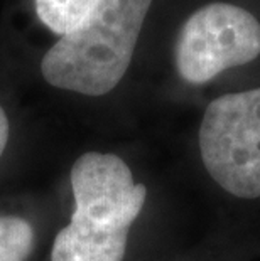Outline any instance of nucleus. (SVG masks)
Masks as SVG:
<instances>
[{
  "mask_svg": "<svg viewBox=\"0 0 260 261\" xmlns=\"http://www.w3.org/2000/svg\"><path fill=\"white\" fill-rule=\"evenodd\" d=\"M100 0H34L36 14L59 37L69 34L91 15Z\"/></svg>",
  "mask_w": 260,
  "mask_h": 261,
  "instance_id": "nucleus-6",
  "label": "nucleus"
},
{
  "mask_svg": "<svg viewBox=\"0 0 260 261\" xmlns=\"http://www.w3.org/2000/svg\"><path fill=\"white\" fill-rule=\"evenodd\" d=\"M73 223L95 232H129L146 204L147 189L135 184L130 167L115 153L86 152L69 174Z\"/></svg>",
  "mask_w": 260,
  "mask_h": 261,
  "instance_id": "nucleus-4",
  "label": "nucleus"
},
{
  "mask_svg": "<svg viewBox=\"0 0 260 261\" xmlns=\"http://www.w3.org/2000/svg\"><path fill=\"white\" fill-rule=\"evenodd\" d=\"M34 238L27 219L0 214V261H27L34 249Z\"/></svg>",
  "mask_w": 260,
  "mask_h": 261,
  "instance_id": "nucleus-7",
  "label": "nucleus"
},
{
  "mask_svg": "<svg viewBox=\"0 0 260 261\" xmlns=\"http://www.w3.org/2000/svg\"><path fill=\"white\" fill-rule=\"evenodd\" d=\"M9 138H10V121L5 110L2 108V105H0V159H2L5 148H7Z\"/></svg>",
  "mask_w": 260,
  "mask_h": 261,
  "instance_id": "nucleus-8",
  "label": "nucleus"
},
{
  "mask_svg": "<svg viewBox=\"0 0 260 261\" xmlns=\"http://www.w3.org/2000/svg\"><path fill=\"white\" fill-rule=\"evenodd\" d=\"M200 150L220 187L242 199L260 197V88L223 94L208 105Z\"/></svg>",
  "mask_w": 260,
  "mask_h": 261,
  "instance_id": "nucleus-2",
  "label": "nucleus"
},
{
  "mask_svg": "<svg viewBox=\"0 0 260 261\" xmlns=\"http://www.w3.org/2000/svg\"><path fill=\"white\" fill-rule=\"evenodd\" d=\"M129 232L91 234L71 223L53 241L51 261H124Z\"/></svg>",
  "mask_w": 260,
  "mask_h": 261,
  "instance_id": "nucleus-5",
  "label": "nucleus"
},
{
  "mask_svg": "<svg viewBox=\"0 0 260 261\" xmlns=\"http://www.w3.org/2000/svg\"><path fill=\"white\" fill-rule=\"evenodd\" d=\"M260 54V24L248 10L209 4L182 24L176 39V69L184 81L203 85L223 71L250 63Z\"/></svg>",
  "mask_w": 260,
  "mask_h": 261,
  "instance_id": "nucleus-3",
  "label": "nucleus"
},
{
  "mask_svg": "<svg viewBox=\"0 0 260 261\" xmlns=\"http://www.w3.org/2000/svg\"><path fill=\"white\" fill-rule=\"evenodd\" d=\"M152 0H100L69 34L61 36L41 59L48 85L63 91L103 96L125 76Z\"/></svg>",
  "mask_w": 260,
  "mask_h": 261,
  "instance_id": "nucleus-1",
  "label": "nucleus"
}]
</instances>
